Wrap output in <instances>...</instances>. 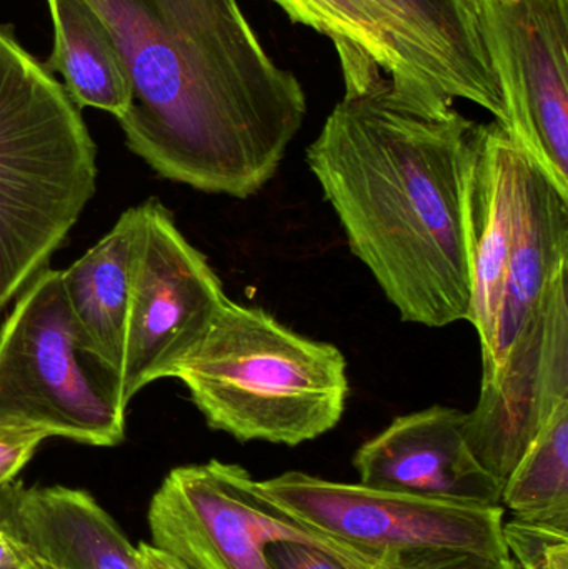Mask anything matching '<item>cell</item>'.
I'll return each instance as SVG.
<instances>
[{"label": "cell", "mask_w": 568, "mask_h": 569, "mask_svg": "<svg viewBox=\"0 0 568 569\" xmlns=\"http://www.w3.org/2000/svg\"><path fill=\"white\" fill-rule=\"evenodd\" d=\"M12 533L40 569H146L119 525L82 490L17 485Z\"/></svg>", "instance_id": "5bb4252c"}, {"label": "cell", "mask_w": 568, "mask_h": 569, "mask_svg": "<svg viewBox=\"0 0 568 569\" xmlns=\"http://www.w3.org/2000/svg\"><path fill=\"white\" fill-rule=\"evenodd\" d=\"M137 550H139L140 561L146 569H189L177 558L170 557L153 545L140 543Z\"/></svg>", "instance_id": "d4e9b609"}, {"label": "cell", "mask_w": 568, "mask_h": 569, "mask_svg": "<svg viewBox=\"0 0 568 569\" xmlns=\"http://www.w3.org/2000/svg\"><path fill=\"white\" fill-rule=\"evenodd\" d=\"M33 569H37L36 567H33Z\"/></svg>", "instance_id": "4316f807"}, {"label": "cell", "mask_w": 568, "mask_h": 569, "mask_svg": "<svg viewBox=\"0 0 568 569\" xmlns=\"http://www.w3.org/2000/svg\"><path fill=\"white\" fill-rule=\"evenodd\" d=\"M517 149L502 126L484 123L472 196V307L469 323L482 358L496 340L514 236V170Z\"/></svg>", "instance_id": "9a60e30c"}, {"label": "cell", "mask_w": 568, "mask_h": 569, "mask_svg": "<svg viewBox=\"0 0 568 569\" xmlns=\"http://www.w3.org/2000/svg\"><path fill=\"white\" fill-rule=\"evenodd\" d=\"M497 561L454 551H386L373 569H494Z\"/></svg>", "instance_id": "44dd1931"}, {"label": "cell", "mask_w": 568, "mask_h": 569, "mask_svg": "<svg viewBox=\"0 0 568 569\" xmlns=\"http://www.w3.org/2000/svg\"><path fill=\"white\" fill-rule=\"evenodd\" d=\"M139 222V206L130 207L86 256L60 270L63 293L83 343L120 378Z\"/></svg>", "instance_id": "2e32d148"}, {"label": "cell", "mask_w": 568, "mask_h": 569, "mask_svg": "<svg viewBox=\"0 0 568 569\" xmlns=\"http://www.w3.org/2000/svg\"><path fill=\"white\" fill-rule=\"evenodd\" d=\"M46 440V435L39 431L0 425V487L16 480Z\"/></svg>", "instance_id": "7402d4cb"}, {"label": "cell", "mask_w": 568, "mask_h": 569, "mask_svg": "<svg viewBox=\"0 0 568 569\" xmlns=\"http://www.w3.org/2000/svg\"><path fill=\"white\" fill-rule=\"evenodd\" d=\"M126 60V143L163 179L249 199L307 117L296 73L266 52L237 0H89Z\"/></svg>", "instance_id": "7a4b0ae2"}, {"label": "cell", "mask_w": 568, "mask_h": 569, "mask_svg": "<svg viewBox=\"0 0 568 569\" xmlns=\"http://www.w3.org/2000/svg\"><path fill=\"white\" fill-rule=\"evenodd\" d=\"M127 407L120 375L83 343L60 270L43 269L0 330V425L116 447Z\"/></svg>", "instance_id": "5b68a950"}, {"label": "cell", "mask_w": 568, "mask_h": 569, "mask_svg": "<svg viewBox=\"0 0 568 569\" xmlns=\"http://www.w3.org/2000/svg\"><path fill=\"white\" fill-rule=\"evenodd\" d=\"M517 520L568 531V401L557 408L502 488Z\"/></svg>", "instance_id": "ac0fdd59"}, {"label": "cell", "mask_w": 568, "mask_h": 569, "mask_svg": "<svg viewBox=\"0 0 568 569\" xmlns=\"http://www.w3.org/2000/svg\"><path fill=\"white\" fill-rule=\"evenodd\" d=\"M568 270V197L517 152L514 236L492 350L484 377L496 373L510 348L532 327L560 273Z\"/></svg>", "instance_id": "4fadbf2b"}, {"label": "cell", "mask_w": 568, "mask_h": 569, "mask_svg": "<svg viewBox=\"0 0 568 569\" xmlns=\"http://www.w3.org/2000/svg\"><path fill=\"white\" fill-rule=\"evenodd\" d=\"M53 49L43 67L62 76L63 89L79 109L103 110L117 120L132 106L126 60L112 30L89 0H47Z\"/></svg>", "instance_id": "e0dca14e"}, {"label": "cell", "mask_w": 568, "mask_h": 569, "mask_svg": "<svg viewBox=\"0 0 568 569\" xmlns=\"http://www.w3.org/2000/svg\"><path fill=\"white\" fill-rule=\"evenodd\" d=\"M97 147L62 83L0 23V311L96 196Z\"/></svg>", "instance_id": "3957f363"}, {"label": "cell", "mask_w": 568, "mask_h": 569, "mask_svg": "<svg viewBox=\"0 0 568 569\" xmlns=\"http://www.w3.org/2000/svg\"><path fill=\"white\" fill-rule=\"evenodd\" d=\"M37 568V567H36ZM37 569H40V568H37Z\"/></svg>", "instance_id": "83f0119b"}, {"label": "cell", "mask_w": 568, "mask_h": 569, "mask_svg": "<svg viewBox=\"0 0 568 569\" xmlns=\"http://www.w3.org/2000/svg\"><path fill=\"white\" fill-rule=\"evenodd\" d=\"M19 481L0 487V569H33L12 533V503Z\"/></svg>", "instance_id": "cb8c5ba5"}, {"label": "cell", "mask_w": 568, "mask_h": 569, "mask_svg": "<svg viewBox=\"0 0 568 569\" xmlns=\"http://www.w3.org/2000/svg\"><path fill=\"white\" fill-rule=\"evenodd\" d=\"M257 490L297 523L367 553L454 551L509 561L504 507H464L287 471Z\"/></svg>", "instance_id": "52a82bcc"}, {"label": "cell", "mask_w": 568, "mask_h": 569, "mask_svg": "<svg viewBox=\"0 0 568 569\" xmlns=\"http://www.w3.org/2000/svg\"><path fill=\"white\" fill-rule=\"evenodd\" d=\"M494 569H517L516 565H514L512 560L509 561H502V563H497L496 568Z\"/></svg>", "instance_id": "484cf974"}, {"label": "cell", "mask_w": 568, "mask_h": 569, "mask_svg": "<svg viewBox=\"0 0 568 569\" xmlns=\"http://www.w3.org/2000/svg\"><path fill=\"white\" fill-rule=\"evenodd\" d=\"M567 273H560L539 317L496 373L482 378L479 401L466 413L467 441L502 487L547 420L568 401Z\"/></svg>", "instance_id": "30bf717a"}, {"label": "cell", "mask_w": 568, "mask_h": 569, "mask_svg": "<svg viewBox=\"0 0 568 569\" xmlns=\"http://www.w3.org/2000/svg\"><path fill=\"white\" fill-rule=\"evenodd\" d=\"M504 540L517 569H568V531L514 518Z\"/></svg>", "instance_id": "ffe728a7"}, {"label": "cell", "mask_w": 568, "mask_h": 569, "mask_svg": "<svg viewBox=\"0 0 568 569\" xmlns=\"http://www.w3.org/2000/svg\"><path fill=\"white\" fill-rule=\"evenodd\" d=\"M399 63V89L469 100L506 129L502 93L484 46L477 0H366Z\"/></svg>", "instance_id": "8fae6325"}, {"label": "cell", "mask_w": 568, "mask_h": 569, "mask_svg": "<svg viewBox=\"0 0 568 569\" xmlns=\"http://www.w3.org/2000/svg\"><path fill=\"white\" fill-rule=\"evenodd\" d=\"M139 210L122 371L129 403L147 385L172 378L229 298L207 257L190 246L162 202L149 199Z\"/></svg>", "instance_id": "ba28073f"}, {"label": "cell", "mask_w": 568, "mask_h": 569, "mask_svg": "<svg viewBox=\"0 0 568 569\" xmlns=\"http://www.w3.org/2000/svg\"><path fill=\"white\" fill-rule=\"evenodd\" d=\"M266 555L272 569H356L320 548L299 541L267 545Z\"/></svg>", "instance_id": "603a6c76"}, {"label": "cell", "mask_w": 568, "mask_h": 569, "mask_svg": "<svg viewBox=\"0 0 568 569\" xmlns=\"http://www.w3.org/2000/svg\"><path fill=\"white\" fill-rule=\"evenodd\" d=\"M290 20L310 27L336 43H350L372 57L380 69L399 80L400 70L376 10L366 0H273Z\"/></svg>", "instance_id": "d6986e66"}, {"label": "cell", "mask_w": 568, "mask_h": 569, "mask_svg": "<svg viewBox=\"0 0 568 569\" xmlns=\"http://www.w3.org/2000/svg\"><path fill=\"white\" fill-rule=\"evenodd\" d=\"M360 485L464 507H502V483L466 437V411L432 405L402 415L353 457Z\"/></svg>", "instance_id": "7c38bea8"}, {"label": "cell", "mask_w": 568, "mask_h": 569, "mask_svg": "<svg viewBox=\"0 0 568 569\" xmlns=\"http://www.w3.org/2000/svg\"><path fill=\"white\" fill-rule=\"evenodd\" d=\"M336 50L346 92L307 147V166L353 256L403 321H469L484 123L450 100L399 89L350 43Z\"/></svg>", "instance_id": "6da1fadb"}, {"label": "cell", "mask_w": 568, "mask_h": 569, "mask_svg": "<svg viewBox=\"0 0 568 569\" xmlns=\"http://www.w3.org/2000/svg\"><path fill=\"white\" fill-rule=\"evenodd\" d=\"M172 378L186 385L210 428L242 443L317 440L342 420L349 397L347 360L336 345L230 298Z\"/></svg>", "instance_id": "277c9868"}, {"label": "cell", "mask_w": 568, "mask_h": 569, "mask_svg": "<svg viewBox=\"0 0 568 569\" xmlns=\"http://www.w3.org/2000/svg\"><path fill=\"white\" fill-rule=\"evenodd\" d=\"M514 146L568 197V0H477Z\"/></svg>", "instance_id": "9c48e42d"}, {"label": "cell", "mask_w": 568, "mask_h": 569, "mask_svg": "<svg viewBox=\"0 0 568 569\" xmlns=\"http://www.w3.org/2000/svg\"><path fill=\"white\" fill-rule=\"evenodd\" d=\"M153 547L189 569H272L267 545H312L356 569H373L367 553L316 533L287 517L257 490L240 465L210 460L173 468L150 500Z\"/></svg>", "instance_id": "8992f818"}]
</instances>
